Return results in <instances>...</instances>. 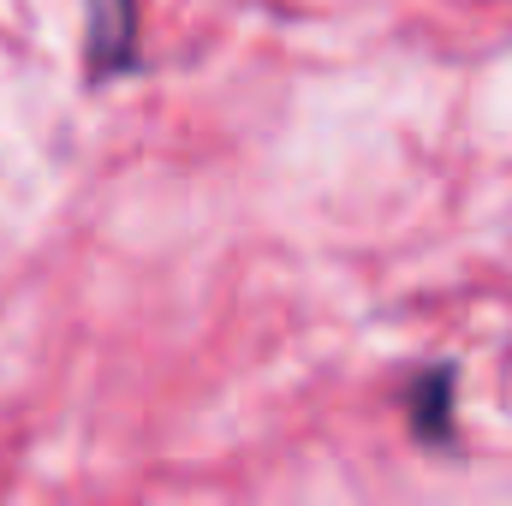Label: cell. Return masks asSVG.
<instances>
[{"label": "cell", "instance_id": "1", "mask_svg": "<svg viewBox=\"0 0 512 506\" xmlns=\"http://www.w3.org/2000/svg\"><path fill=\"white\" fill-rule=\"evenodd\" d=\"M84 72L90 84H108L137 66V0H84Z\"/></svg>", "mask_w": 512, "mask_h": 506}, {"label": "cell", "instance_id": "2", "mask_svg": "<svg viewBox=\"0 0 512 506\" xmlns=\"http://www.w3.org/2000/svg\"><path fill=\"white\" fill-rule=\"evenodd\" d=\"M453 387H459V370L441 364L411 387V435L417 441H447L453 435Z\"/></svg>", "mask_w": 512, "mask_h": 506}]
</instances>
